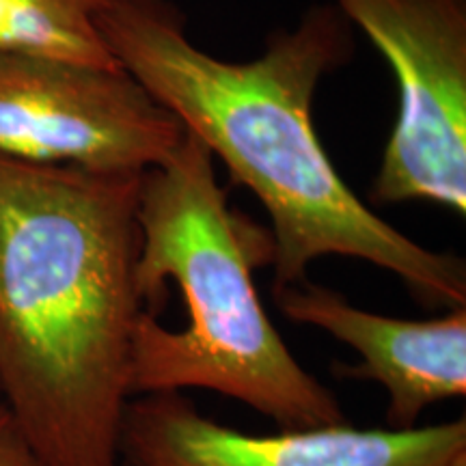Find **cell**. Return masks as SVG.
I'll return each mask as SVG.
<instances>
[{
  "label": "cell",
  "instance_id": "1",
  "mask_svg": "<svg viewBox=\"0 0 466 466\" xmlns=\"http://www.w3.org/2000/svg\"><path fill=\"white\" fill-rule=\"evenodd\" d=\"M97 28L116 66L266 208L275 291L305 281L316 259L341 255L393 272L425 305L466 307L464 261L421 247L378 217L319 143L313 96L352 52L348 20L335 7L309 9L253 61H223L197 48L168 0H115Z\"/></svg>",
  "mask_w": 466,
  "mask_h": 466
},
{
  "label": "cell",
  "instance_id": "2",
  "mask_svg": "<svg viewBox=\"0 0 466 466\" xmlns=\"http://www.w3.org/2000/svg\"><path fill=\"white\" fill-rule=\"evenodd\" d=\"M141 175L0 156V401L39 466H119Z\"/></svg>",
  "mask_w": 466,
  "mask_h": 466
},
{
  "label": "cell",
  "instance_id": "3",
  "mask_svg": "<svg viewBox=\"0 0 466 466\" xmlns=\"http://www.w3.org/2000/svg\"><path fill=\"white\" fill-rule=\"evenodd\" d=\"M214 160L186 132L141 175L137 283L147 311L134 330L132 398L208 389L279 430L346 423L337 395L296 360L268 318L253 272L272 264V238L229 206Z\"/></svg>",
  "mask_w": 466,
  "mask_h": 466
},
{
  "label": "cell",
  "instance_id": "4",
  "mask_svg": "<svg viewBox=\"0 0 466 466\" xmlns=\"http://www.w3.org/2000/svg\"><path fill=\"white\" fill-rule=\"evenodd\" d=\"M382 52L398 78L400 110L374 203L425 199L466 212V3L335 0Z\"/></svg>",
  "mask_w": 466,
  "mask_h": 466
},
{
  "label": "cell",
  "instance_id": "5",
  "mask_svg": "<svg viewBox=\"0 0 466 466\" xmlns=\"http://www.w3.org/2000/svg\"><path fill=\"white\" fill-rule=\"evenodd\" d=\"M186 130L124 69L0 52V156L102 173H145Z\"/></svg>",
  "mask_w": 466,
  "mask_h": 466
},
{
  "label": "cell",
  "instance_id": "6",
  "mask_svg": "<svg viewBox=\"0 0 466 466\" xmlns=\"http://www.w3.org/2000/svg\"><path fill=\"white\" fill-rule=\"evenodd\" d=\"M466 458V419L410 430L346 423L247 434L197 410L182 393L134 395L119 466H453Z\"/></svg>",
  "mask_w": 466,
  "mask_h": 466
},
{
  "label": "cell",
  "instance_id": "7",
  "mask_svg": "<svg viewBox=\"0 0 466 466\" xmlns=\"http://www.w3.org/2000/svg\"><path fill=\"white\" fill-rule=\"evenodd\" d=\"M275 300L291 322L324 330L359 352L360 365L341 371L387 391L391 430L417 428L425 408L466 395V307H451L442 318L398 319L309 279L277 289Z\"/></svg>",
  "mask_w": 466,
  "mask_h": 466
},
{
  "label": "cell",
  "instance_id": "8",
  "mask_svg": "<svg viewBox=\"0 0 466 466\" xmlns=\"http://www.w3.org/2000/svg\"><path fill=\"white\" fill-rule=\"evenodd\" d=\"M115 0H0V52L121 69L104 44L97 17Z\"/></svg>",
  "mask_w": 466,
  "mask_h": 466
},
{
  "label": "cell",
  "instance_id": "9",
  "mask_svg": "<svg viewBox=\"0 0 466 466\" xmlns=\"http://www.w3.org/2000/svg\"><path fill=\"white\" fill-rule=\"evenodd\" d=\"M0 466H39L11 412L0 404Z\"/></svg>",
  "mask_w": 466,
  "mask_h": 466
},
{
  "label": "cell",
  "instance_id": "10",
  "mask_svg": "<svg viewBox=\"0 0 466 466\" xmlns=\"http://www.w3.org/2000/svg\"><path fill=\"white\" fill-rule=\"evenodd\" d=\"M453 466H466V458H462V460H460V462H456Z\"/></svg>",
  "mask_w": 466,
  "mask_h": 466
},
{
  "label": "cell",
  "instance_id": "11",
  "mask_svg": "<svg viewBox=\"0 0 466 466\" xmlns=\"http://www.w3.org/2000/svg\"><path fill=\"white\" fill-rule=\"evenodd\" d=\"M0 404H3V401H0Z\"/></svg>",
  "mask_w": 466,
  "mask_h": 466
}]
</instances>
